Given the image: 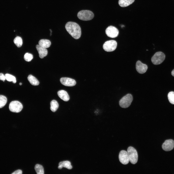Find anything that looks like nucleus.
Wrapping results in <instances>:
<instances>
[{
	"label": "nucleus",
	"mask_w": 174,
	"mask_h": 174,
	"mask_svg": "<svg viewBox=\"0 0 174 174\" xmlns=\"http://www.w3.org/2000/svg\"><path fill=\"white\" fill-rule=\"evenodd\" d=\"M136 69L139 73L143 74L147 71L148 67L146 65L143 63L141 61L138 60L136 63Z\"/></svg>",
	"instance_id": "nucleus-12"
},
{
	"label": "nucleus",
	"mask_w": 174,
	"mask_h": 174,
	"mask_svg": "<svg viewBox=\"0 0 174 174\" xmlns=\"http://www.w3.org/2000/svg\"><path fill=\"white\" fill-rule=\"evenodd\" d=\"M22 174V171L20 169L15 171L12 173L13 174Z\"/></svg>",
	"instance_id": "nucleus-27"
},
{
	"label": "nucleus",
	"mask_w": 174,
	"mask_h": 174,
	"mask_svg": "<svg viewBox=\"0 0 174 174\" xmlns=\"http://www.w3.org/2000/svg\"><path fill=\"white\" fill-rule=\"evenodd\" d=\"M19 85H22V83H19Z\"/></svg>",
	"instance_id": "nucleus-29"
},
{
	"label": "nucleus",
	"mask_w": 174,
	"mask_h": 174,
	"mask_svg": "<svg viewBox=\"0 0 174 174\" xmlns=\"http://www.w3.org/2000/svg\"><path fill=\"white\" fill-rule=\"evenodd\" d=\"M58 94L59 97L62 100L65 101H67L69 100L70 97L67 92L63 90L58 91Z\"/></svg>",
	"instance_id": "nucleus-14"
},
{
	"label": "nucleus",
	"mask_w": 174,
	"mask_h": 174,
	"mask_svg": "<svg viewBox=\"0 0 174 174\" xmlns=\"http://www.w3.org/2000/svg\"><path fill=\"white\" fill-rule=\"evenodd\" d=\"M7 102V98L3 95H0V108L4 106Z\"/></svg>",
	"instance_id": "nucleus-22"
},
{
	"label": "nucleus",
	"mask_w": 174,
	"mask_h": 174,
	"mask_svg": "<svg viewBox=\"0 0 174 174\" xmlns=\"http://www.w3.org/2000/svg\"><path fill=\"white\" fill-rule=\"evenodd\" d=\"M174 147V141L171 139L165 140L162 145V149L166 151L171 150Z\"/></svg>",
	"instance_id": "nucleus-10"
},
{
	"label": "nucleus",
	"mask_w": 174,
	"mask_h": 174,
	"mask_svg": "<svg viewBox=\"0 0 174 174\" xmlns=\"http://www.w3.org/2000/svg\"><path fill=\"white\" fill-rule=\"evenodd\" d=\"M171 74L174 77V69L171 72Z\"/></svg>",
	"instance_id": "nucleus-28"
},
{
	"label": "nucleus",
	"mask_w": 174,
	"mask_h": 174,
	"mask_svg": "<svg viewBox=\"0 0 174 174\" xmlns=\"http://www.w3.org/2000/svg\"><path fill=\"white\" fill-rule=\"evenodd\" d=\"M165 57V54L161 52L156 53L152 57L151 61L154 65H158L162 63L164 60Z\"/></svg>",
	"instance_id": "nucleus-5"
},
{
	"label": "nucleus",
	"mask_w": 174,
	"mask_h": 174,
	"mask_svg": "<svg viewBox=\"0 0 174 174\" xmlns=\"http://www.w3.org/2000/svg\"><path fill=\"white\" fill-rule=\"evenodd\" d=\"M6 79L9 81H12L14 83L16 82L15 77L14 76L9 74H6L5 75Z\"/></svg>",
	"instance_id": "nucleus-23"
},
{
	"label": "nucleus",
	"mask_w": 174,
	"mask_h": 174,
	"mask_svg": "<svg viewBox=\"0 0 174 174\" xmlns=\"http://www.w3.org/2000/svg\"><path fill=\"white\" fill-rule=\"evenodd\" d=\"M14 43L18 47H21L22 44V38L19 36L15 37L14 40Z\"/></svg>",
	"instance_id": "nucleus-21"
},
{
	"label": "nucleus",
	"mask_w": 174,
	"mask_h": 174,
	"mask_svg": "<svg viewBox=\"0 0 174 174\" xmlns=\"http://www.w3.org/2000/svg\"><path fill=\"white\" fill-rule=\"evenodd\" d=\"M106 35L109 37L114 38L117 37L119 34V31L116 27L110 26L108 27L105 30Z\"/></svg>",
	"instance_id": "nucleus-8"
},
{
	"label": "nucleus",
	"mask_w": 174,
	"mask_h": 174,
	"mask_svg": "<svg viewBox=\"0 0 174 174\" xmlns=\"http://www.w3.org/2000/svg\"><path fill=\"white\" fill-rule=\"evenodd\" d=\"M23 108V106L21 103L18 101H12L10 103L9 109L12 112L19 113Z\"/></svg>",
	"instance_id": "nucleus-7"
},
{
	"label": "nucleus",
	"mask_w": 174,
	"mask_h": 174,
	"mask_svg": "<svg viewBox=\"0 0 174 174\" xmlns=\"http://www.w3.org/2000/svg\"><path fill=\"white\" fill-rule=\"evenodd\" d=\"M35 169L37 174H44V168L41 165L39 164H36L35 167Z\"/></svg>",
	"instance_id": "nucleus-20"
},
{
	"label": "nucleus",
	"mask_w": 174,
	"mask_h": 174,
	"mask_svg": "<svg viewBox=\"0 0 174 174\" xmlns=\"http://www.w3.org/2000/svg\"><path fill=\"white\" fill-rule=\"evenodd\" d=\"M119 159L120 162L124 165L127 164L130 161L127 151L124 150H122L120 152Z\"/></svg>",
	"instance_id": "nucleus-9"
},
{
	"label": "nucleus",
	"mask_w": 174,
	"mask_h": 174,
	"mask_svg": "<svg viewBox=\"0 0 174 174\" xmlns=\"http://www.w3.org/2000/svg\"><path fill=\"white\" fill-rule=\"evenodd\" d=\"M50 105V109L53 112L56 111L58 108L59 105L58 102L54 100L51 101Z\"/></svg>",
	"instance_id": "nucleus-19"
},
{
	"label": "nucleus",
	"mask_w": 174,
	"mask_h": 174,
	"mask_svg": "<svg viewBox=\"0 0 174 174\" xmlns=\"http://www.w3.org/2000/svg\"><path fill=\"white\" fill-rule=\"evenodd\" d=\"M133 100L132 95L128 94L123 97L119 101V105L122 108H126L130 105Z\"/></svg>",
	"instance_id": "nucleus-3"
},
{
	"label": "nucleus",
	"mask_w": 174,
	"mask_h": 174,
	"mask_svg": "<svg viewBox=\"0 0 174 174\" xmlns=\"http://www.w3.org/2000/svg\"><path fill=\"white\" fill-rule=\"evenodd\" d=\"M27 78L29 82L32 85L37 86L39 84V82L37 79L31 75H29Z\"/></svg>",
	"instance_id": "nucleus-17"
},
{
	"label": "nucleus",
	"mask_w": 174,
	"mask_h": 174,
	"mask_svg": "<svg viewBox=\"0 0 174 174\" xmlns=\"http://www.w3.org/2000/svg\"><path fill=\"white\" fill-rule=\"evenodd\" d=\"M36 47L40 58H43L47 55L48 51L46 48L42 47L39 45H36Z\"/></svg>",
	"instance_id": "nucleus-13"
},
{
	"label": "nucleus",
	"mask_w": 174,
	"mask_h": 174,
	"mask_svg": "<svg viewBox=\"0 0 174 174\" xmlns=\"http://www.w3.org/2000/svg\"><path fill=\"white\" fill-rule=\"evenodd\" d=\"M63 167L69 169H72V166L71 165V162L68 161H63L59 163L58 168L59 169H61Z\"/></svg>",
	"instance_id": "nucleus-15"
},
{
	"label": "nucleus",
	"mask_w": 174,
	"mask_h": 174,
	"mask_svg": "<svg viewBox=\"0 0 174 174\" xmlns=\"http://www.w3.org/2000/svg\"><path fill=\"white\" fill-rule=\"evenodd\" d=\"M65 27L67 31L74 38L78 39L80 38L81 35V29L78 24L69 22L66 23Z\"/></svg>",
	"instance_id": "nucleus-1"
},
{
	"label": "nucleus",
	"mask_w": 174,
	"mask_h": 174,
	"mask_svg": "<svg viewBox=\"0 0 174 174\" xmlns=\"http://www.w3.org/2000/svg\"><path fill=\"white\" fill-rule=\"evenodd\" d=\"M33 56L31 54L27 53H26L24 56V60L27 62L30 61L33 58Z\"/></svg>",
	"instance_id": "nucleus-25"
},
{
	"label": "nucleus",
	"mask_w": 174,
	"mask_h": 174,
	"mask_svg": "<svg viewBox=\"0 0 174 174\" xmlns=\"http://www.w3.org/2000/svg\"><path fill=\"white\" fill-rule=\"evenodd\" d=\"M77 16L80 20L87 21L91 20L93 18L94 14L90 11L83 10L80 11L78 13Z\"/></svg>",
	"instance_id": "nucleus-2"
},
{
	"label": "nucleus",
	"mask_w": 174,
	"mask_h": 174,
	"mask_svg": "<svg viewBox=\"0 0 174 174\" xmlns=\"http://www.w3.org/2000/svg\"><path fill=\"white\" fill-rule=\"evenodd\" d=\"M168 98L169 102L172 104H174V92H169L168 95Z\"/></svg>",
	"instance_id": "nucleus-24"
},
{
	"label": "nucleus",
	"mask_w": 174,
	"mask_h": 174,
	"mask_svg": "<svg viewBox=\"0 0 174 174\" xmlns=\"http://www.w3.org/2000/svg\"><path fill=\"white\" fill-rule=\"evenodd\" d=\"M38 44L40 46L47 48L50 47L51 44V43L50 41L48 40L42 39L39 41Z\"/></svg>",
	"instance_id": "nucleus-16"
},
{
	"label": "nucleus",
	"mask_w": 174,
	"mask_h": 174,
	"mask_svg": "<svg viewBox=\"0 0 174 174\" xmlns=\"http://www.w3.org/2000/svg\"><path fill=\"white\" fill-rule=\"evenodd\" d=\"M130 161L132 164H136L137 162L138 155L137 151L134 147L130 146L127 149Z\"/></svg>",
	"instance_id": "nucleus-4"
},
{
	"label": "nucleus",
	"mask_w": 174,
	"mask_h": 174,
	"mask_svg": "<svg viewBox=\"0 0 174 174\" xmlns=\"http://www.w3.org/2000/svg\"><path fill=\"white\" fill-rule=\"evenodd\" d=\"M117 46V43L114 40H111L106 42L103 44V47L107 52H111L115 50Z\"/></svg>",
	"instance_id": "nucleus-6"
},
{
	"label": "nucleus",
	"mask_w": 174,
	"mask_h": 174,
	"mask_svg": "<svg viewBox=\"0 0 174 174\" xmlns=\"http://www.w3.org/2000/svg\"><path fill=\"white\" fill-rule=\"evenodd\" d=\"M61 83L66 86L72 87L75 86L76 83L75 81L72 79L62 77L60 80Z\"/></svg>",
	"instance_id": "nucleus-11"
},
{
	"label": "nucleus",
	"mask_w": 174,
	"mask_h": 174,
	"mask_svg": "<svg viewBox=\"0 0 174 174\" xmlns=\"http://www.w3.org/2000/svg\"><path fill=\"white\" fill-rule=\"evenodd\" d=\"M135 0H119L118 3L122 7L127 6L133 3Z\"/></svg>",
	"instance_id": "nucleus-18"
},
{
	"label": "nucleus",
	"mask_w": 174,
	"mask_h": 174,
	"mask_svg": "<svg viewBox=\"0 0 174 174\" xmlns=\"http://www.w3.org/2000/svg\"><path fill=\"white\" fill-rule=\"evenodd\" d=\"M6 79L5 75L2 73H0V80H3V81Z\"/></svg>",
	"instance_id": "nucleus-26"
}]
</instances>
